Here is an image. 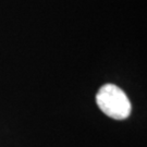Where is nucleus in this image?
Here are the masks:
<instances>
[{"instance_id": "1", "label": "nucleus", "mask_w": 147, "mask_h": 147, "mask_svg": "<svg viewBox=\"0 0 147 147\" xmlns=\"http://www.w3.org/2000/svg\"><path fill=\"white\" fill-rule=\"evenodd\" d=\"M96 102L106 116L116 120L126 119L131 113V102L125 93L113 84L101 86L96 95Z\"/></svg>"}]
</instances>
